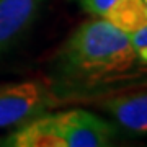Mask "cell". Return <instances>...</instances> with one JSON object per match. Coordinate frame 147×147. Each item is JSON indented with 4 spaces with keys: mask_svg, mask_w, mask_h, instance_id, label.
<instances>
[{
    "mask_svg": "<svg viewBox=\"0 0 147 147\" xmlns=\"http://www.w3.org/2000/svg\"><path fill=\"white\" fill-rule=\"evenodd\" d=\"M44 77L65 106L95 105L147 87V64L126 33L103 16H90L57 47Z\"/></svg>",
    "mask_w": 147,
    "mask_h": 147,
    "instance_id": "6da1fadb",
    "label": "cell"
},
{
    "mask_svg": "<svg viewBox=\"0 0 147 147\" xmlns=\"http://www.w3.org/2000/svg\"><path fill=\"white\" fill-rule=\"evenodd\" d=\"M116 124L82 108L51 110L0 137L2 147H106L118 136Z\"/></svg>",
    "mask_w": 147,
    "mask_h": 147,
    "instance_id": "7a4b0ae2",
    "label": "cell"
},
{
    "mask_svg": "<svg viewBox=\"0 0 147 147\" xmlns=\"http://www.w3.org/2000/svg\"><path fill=\"white\" fill-rule=\"evenodd\" d=\"M64 106L46 77L0 84V131H13L47 111Z\"/></svg>",
    "mask_w": 147,
    "mask_h": 147,
    "instance_id": "3957f363",
    "label": "cell"
},
{
    "mask_svg": "<svg viewBox=\"0 0 147 147\" xmlns=\"http://www.w3.org/2000/svg\"><path fill=\"white\" fill-rule=\"evenodd\" d=\"M116 126L132 134H147V87L96 101Z\"/></svg>",
    "mask_w": 147,
    "mask_h": 147,
    "instance_id": "277c9868",
    "label": "cell"
},
{
    "mask_svg": "<svg viewBox=\"0 0 147 147\" xmlns=\"http://www.w3.org/2000/svg\"><path fill=\"white\" fill-rule=\"evenodd\" d=\"M42 5L44 0H0V54L26 34Z\"/></svg>",
    "mask_w": 147,
    "mask_h": 147,
    "instance_id": "5b68a950",
    "label": "cell"
},
{
    "mask_svg": "<svg viewBox=\"0 0 147 147\" xmlns=\"http://www.w3.org/2000/svg\"><path fill=\"white\" fill-rule=\"evenodd\" d=\"M101 16L127 36L147 26V7L144 0H115Z\"/></svg>",
    "mask_w": 147,
    "mask_h": 147,
    "instance_id": "8992f818",
    "label": "cell"
},
{
    "mask_svg": "<svg viewBox=\"0 0 147 147\" xmlns=\"http://www.w3.org/2000/svg\"><path fill=\"white\" fill-rule=\"evenodd\" d=\"M90 16H101L115 0H75Z\"/></svg>",
    "mask_w": 147,
    "mask_h": 147,
    "instance_id": "52a82bcc",
    "label": "cell"
},
{
    "mask_svg": "<svg viewBox=\"0 0 147 147\" xmlns=\"http://www.w3.org/2000/svg\"><path fill=\"white\" fill-rule=\"evenodd\" d=\"M129 38H131V42L134 49L137 51V54H139V57L147 64V26L139 30L134 34H131Z\"/></svg>",
    "mask_w": 147,
    "mask_h": 147,
    "instance_id": "ba28073f",
    "label": "cell"
},
{
    "mask_svg": "<svg viewBox=\"0 0 147 147\" xmlns=\"http://www.w3.org/2000/svg\"><path fill=\"white\" fill-rule=\"evenodd\" d=\"M144 3H146V7H147V0H144Z\"/></svg>",
    "mask_w": 147,
    "mask_h": 147,
    "instance_id": "9c48e42d",
    "label": "cell"
}]
</instances>
